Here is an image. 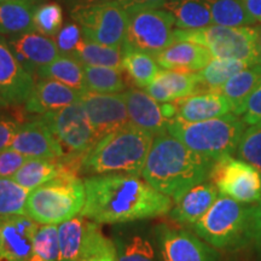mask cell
<instances>
[{
    "label": "cell",
    "mask_w": 261,
    "mask_h": 261,
    "mask_svg": "<svg viewBox=\"0 0 261 261\" xmlns=\"http://www.w3.org/2000/svg\"><path fill=\"white\" fill-rule=\"evenodd\" d=\"M80 215L98 224H128L169 213L173 200L132 173H107L84 179Z\"/></svg>",
    "instance_id": "6da1fadb"
},
{
    "label": "cell",
    "mask_w": 261,
    "mask_h": 261,
    "mask_svg": "<svg viewBox=\"0 0 261 261\" xmlns=\"http://www.w3.org/2000/svg\"><path fill=\"white\" fill-rule=\"evenodd\" d=\"M214 161L189 149L169 133L156 136L142 177L162 194L177 200L182 192L210 179Z\"/></svg>",
    "instance_id": "7a4b0ae2"
},
{
    "label": "cell",
    "mask_w": 261,
    "mask_h": 261,
    "mask_svg": "<svg viewBox=\"0 0 261 261\" xmlns=\"http://www.w3.org/2000/svg\"><path fill=\"white\" fill-rule=\"evenodd\" d=\"M155 137L128 122L104 136L83 158L81 173L87 175L107 173H132L142 175Z\"/></svg>",
    "instance_id": "3957f363"
},
{
    "label": "cell",
    "mask_w": 261,
    "mask_h": 261,
    "mask_svg": "<svg viewBox=\"0 0 261 261\" xmlns=\"http://www.w3.org/2000/svg\"><path fill=\"white\" fill-rule=\"evenodd\" d=\"M244 129L246 123L233 113L197 122L173 119L168 125L169 135L214 162L236 152Z\"/></svg>",
    "instance_id": "277c9868"
},
{
    "label": "cell",
    "mask_w": 261,
    "mask_h": 261,
    "mask_svg": "<svg viewBox=\"0 0 261 261\" xmlns=\"http://www.w3.org/2000/svg\"><path fill=\"white\" fill-rule=\"evenodd\" d=\"M192 228L215 249L242 248L253 242V205L219 196Z\"/></svg>",
    "instance_id": "5b68a950"
},
{
    "label": "cell",
    "mask_w": 261,
    "mask_h": 261,
    "mask_svg": "<svg viewBox=\"0 0 261 261\" xmlns=\"http://www.w3.org/2000/svg\"><path fill=\"white\" fill-rule=\"evenodd\" d=\"M85 184L79 175H60L29 192L25 214L40 225H60L80 215Z\"/></svg>",
    "instance_id": "8992f818"
},
{
    "label": "cell",
    "mask_w": 261,
    "mask_h": 261,
    "mask_svg": "<svg viewBox=\"0 0 261 261\" xmlns=\"http://www.w3.org/2000/svg\"><path fill=\"white\" fill-rule=\"evenodd\" d=\"M175 40H188L203 45L214 58L240 60L252 65L259 64V29L250 27H225L211 24L196 31H174Z\"/></svg>",
    "instance_id": "52a82bcc"
},
{
    "label": "cell",
    "mask_w": 261,
    "mask_h": 261,
    "mask_svg": "<svg viewBox=\"0 0 261 261\" xmlns=\"http://www.w3.org/2000/svg\"><path fill=\"white\" fill-rule=\"evenodd\" d=\"M70 15L84 38L108 46H122L125 42L128 14L117 0L75 6Z\"/></svg>",
    "instance_id": "ba28073f"
},
{
    "label": "cell",
    "mask_w": 261,
    "mask_h": 261,
    "mask_svg": "<svg viewBox=\"0 0 261 261\" xmlns=\"http://www.w3.org/2000/svg\"><path fill=\"white\" fill-rule=\"evenodd\" d=\"M41 116L60 143L63 158L83 159L99 140L80 100Z\"/></svg>",
    "instance_id": "9c48e42d"
},
{
    "label": "cell",
    "mask_w": 261,
    "mask_h": 261,
    "mask_svg": "<svg viewBox=\"0 0 261 261\" xmlns=\"http://www.w3.org/2000/svg\"><path fill=\"white\" fill-rule=\"evenodd\" d=\"M175 19L165 9H143L128 14L122 46L156 56L175 41Z\"/></svg>",
    "instance_id": "30bf717a"
},
{
    "label": "cell",
    "mask_w": 261,
    "mask_h": 261,
    "mask_svg": "<svg viewBox=\"0 0 261 261\" xmlns=\"http://www.w3.org/2000/svg\"><path fill=\"white\" fill-rule=\"evenodd\" d=\"M210 179L221 196L246 204L261 200V174L243 160L232 156L218 160Z\"/></svg>",
    "instance_id": "8fae6325"
},
{
    "label": "cell",
    "mask_w": 261,
    "mask_h": 261,
    "mask_svg": "<svg viewBox=\"0 0 261 261\" xmlns=\"http://www.w3.org/2000/svg\"><path fill=\"white\" fill-rule=\"evenodd\" d=\"M160 261H218L219 253L197 234L160 224L155 227Z\"/></svg>",
    "instance_id": "7c38bea8"
},
{
    "label": "cell",
    "mask_w": 261,
    "mask_h": 261,
    "mask_svg": "<svg viewBox=\"0 0 261 261\" xmlns=\"http://www.w3.org/2000/svg\"><path fill=\"white\" fill-rule=\"evenodd\" d=\"M79 100L98 139L130 122L123 93L84 91Z\"/></svg>",
    "instance_id": "4fadbf2b"
},
{
    "label": "cell",
    "mask_w": 261,
    "mask_h": 261,
    "mask_svg": "<svg viewBox=\"0 0 261 261\" xmlns=\"http://www.w3.org/2000/svg\"><path fill=\"white\" fill-rule=\"evenodd\" d=\"M39 226L27 214L0 215V261H28Z\"/></svg>",
    "instance_id": "5bb4252c"
},
{
    "label": "cell",
    "mask_w": 261,
    "mask_h": 261,
    "mask_svg": "<svg viewBox=\"0 0 261 261\" xmlns=\"http://www.w3.org/2000/svg\"><path fill=\"white\" fill-rule=\"evenodd\" d=\"M34 76L22 67L10 47L0 37V98L8 107H18L27 102L34 89Z\"/></svg>",
    "instance_id": "9a60e30c"
},
{
    "label": "cell",
    "mask_w": 261,
    "mask_h": 261,
    "mask_svg": "<svg viewBox=\"0 0 261 261\" xmlns=\"http://www.w3.org/2000/svg\"><path fill=\"white\" fill-rule=\"evenodd\" d=\"M10 148L29 159L63 158L60 143L41 115L21 123Z\"/></svg>",
    "instance_id": "2e32d148"
},
{
    "label": "cell",
    "mask_w": 261,
    "mask_h": 261,
    "mask_svg": "<svg viewBox=\"0 0 261 261\" xmlns=\"http://www.w3.org/2000/svg\"><path fill=\"white\" fill-rule=\"evenodd\" d=\"M8 42L22 67L33 76L39 68L51 63L61 55L56 41L37 32L15 34Z\"/></svg>",
    "instance_id": "e0dca14e"
},
{
    "label": "cell",
    "mask_w": 261,
    "mask_h": 261,
    "mask_svg": "<svg viewBox=\"0 0 261 261\" xmlns=\"http://www.w3.org/2000/svg\"><path fill=\"white\" fill-rule=\"evenodd\" d=\"M123 93L129 121L152 136L168 133L171 120L165 116L162 103H159L144 90L127 89Z\"/></svg>",
    "instance_id": "ac0fdd59"
},
{
    "label": "cell",
    "mask_w": 261,
    "mask_h": 261,
    "mask_svg": "<svg viewBox=\"0 0 261 261\" xmlns=\"http://www.w3.org/2000/svg\"><path fill=\"white\" fill-rule=\"evenodd\" d=\"M219 197V191L211 180L202 181L182 192L169 211V217L181 225H194L207 213Z\"/></svg>",
    "instance_id": "d6986e66"
},
{
    "label": "cell",
    "mask_w": 261,
    "mask_h": 261,
    "mask_svg": "<svg viewBox=\"0 0 261 261\" xmlns=\"http://www.w3.org/2000/svg\"><path fill=\"white\" fill-rule=\"evenodd\" d=\"M80 91L71 89L60 81L40 79L35 83L31 96L24 103L25 112L29 114H42L57 112L70 104L79 102Z\"/></svg>",
    "instance_id": "ffe728a7"
},
{
    "label": "cell",
    "mask_w": 261,
    "mask_h": 261,
    "mask_svg": "<svg viewBox=\"0 0 261 261\" xmlns=\"http://www.w3.org/2000/svg\"><path fill=\"white\" fill-rule=\"evenodd\" d=\"M177 115L174 119L197 122L215 119L232 113L231 104L219 91H203L174 100Z\"/></svg>",
    "instance_id": "44dd1931"
},
{
    "label": "cell",
    "mask_w": 261,
    "mask_h": 261,
    "mask_svg": "<svg viewBox=\"0 0 261 261\" xmlns=\"http://www.w3.org/2000/svg\"><path fill=\"white\" fill-rule=\"evenodd\" d=\"M155 60L162 69L197 73L213 60V56L203 45L188 40H175L156 55Z\"/></svg>",
    "instance_id": "7402d4cb"
},
{
    "label": "cell",
    "mask_w": 261,
    "mask_h": 261,
    "mask_svg": "<svg viewBox=\"0 0 261 261\" xmlns=\"http://www.w3.org/2000/svg\"><path fill=\"white\" fill-rule=\"evenodd\" d=\"M117 261H159L151 237L142 228L121 227L114 234Z\"/></svg>",
    "instance_id": "603a6c76"
},
{
    "label": "cell",
    "mask_w": 261,
    "mask_h": 261,
    "mask_svg": "<svg viewBox=\"0 0 261 261\" xmlns=\"http://www.w3.org/2000/svg\"><path fill=\"white\" fill-rule=\"evenodd\" d=\"M163 9L175 19V28L196 31L213 24L208 0H166Z\"/></svg>",
    "instance_id": "cb8c5ba5"
},
{
    "label": "cell",
    "mask_w": 261,
    "mask_h": 261,
    "mask_svg": "<svg viewBox=\"0 0 261 261\" xmlns=\"http://www.w3.org/2000/svg\"><path fill=\"white\" fill-rule=\"evenodd\" d=\"M261 83V65H252L238 71L219 89L231 104L232 113L241 116L244 112L248 97Z\"/></svg>",
    "instance_id": "d4e9b609"
},
{
    "label": "cell",
    "mask_w": 261,
    "mask_h": 261,
    "mask_svg": "<svg viewBox=\"0 0 261 261\" xmlns=\"http://www.w3.org/2000/svg\"><path fill=\"white\" fill-rule=\"evenodd\" d=\"M35 75L39 79L60 81V83L80 91V92L87 91L86 84H85L84 64L73 56L60 55L51 63L39 68Z\"/></svg>",
    "instance_id": "484cf974"
},
{
    "label": "cell",
    "mask_w": 261,
    "mask_h": 261,
    "mask_svg": "<svg viewBox=\"0 0 261 261\" xmlns=\"http://www.w3.org/2000/svg\"><path fill=\"white\" fill-rule=\"evenodd\" d=\"M87 221V218L77 215L58 225L57 261H80Z\"/></svg>",
    "instance_id": "4316f807"
},
{
    "label": "cell",
    "mask_w": 261,
    "mask_h": 261,
    "mask_svg": "<svg viewBox=\"0 0 261 261\" xmlns=\"http://www.w3.org/2000/svg\"><path fill=\"white\" fill-rule=\"evenodd\" d=\"M122 47V70L126 71L137 87L145 89L155 80L161 71V67L152 55L135 48Z\"/></svg>",
    "instance_id": "83f0119b"
},
{
    "label": "cell",
    "mask_w": 261,
    "mask_h": 261,
    "mask_svg": "<svg viewBox=\"0 0 261 261\" xmlns=\"http://www.w3.org/2000/svg\"><path fill=\"white\" fill-rule=\"evenodd\" d=\"M34 3L0 2V34H21L25 32H34L33 12Z\"/></svg>",
    "instance_id": "f1b7e54d"
},
{
    "label": "cell",
    "mask_w": 261,
    "mask_h": 261,
    "mask_svg": "<svg viewBox=\"0 0 261 261\" xmlns=\"http://www.w3.org/2000/svg\"><path fill=\"white\" fill-rule=\"evenodd\" d=\"M73 57L79 60L84 65L110 67L122 70L123 47L108 46V45L98 44L96 41L83 38Z\"/></svg>",
    "instance_id": "f546056e"
},
{
    "label": "cell",
    "mask_w": 261,
    "mask_h": 261,
    "mask_svg": "<svg viewBox=\"0 0 261 261\" xmlns=\"http://www.w3.org/2000/svg\"><path fill=\"white\" fill-rule=\"evenodd\" d=\"M250 67L246 62L230 58H214L203 69L197 71L201 92L203 91H219L226 81L238 71ZM200 92V91H198Z\"/></svg>",
    "instance_id": "4dcf8cb0"
},
{
    "label": "cell",
    "mask_w": 261,
    "mask_h": 261,
    "mask_svg": "<svg viewBox=\"0 0 261 261\" xmlns=\"http://www.w3.org/2000/svg\"><path fill=\"white\" fill-rule=\"evenodd\" d=\"M84 73L87 91L98 93H122L127 90L121 69L84 65Z\"/></svg>",
    "instance_id": "1f68e13d"
},
{
    "label": "cell",
    "mask_w": 261,
    "mask_h": 261,
    "mask_svg": "<svg viewBox=\"0 0 261 261\" xmlns=\"http://www.w3.org/2000/svg\"><path fill=\"white\" fill-rule=\"evenodd\" d=\"M213 24L225 27H250L256 23L241 0H208Z\"/></svg>",
    "instance_id": "d6a6232c"
},
{
    "label": "cell",
    "mask_w": 261,
    "mask_h": 261,
    "mask_svg": "<svg viewBox=\"0 0 261 261\" xmlns=\"http://www.w3.org/2000/svg\"><path fill=\"white\" fill-rule=\"evenodd\" d=\"M162 86L167 90L173 102L180 98H185L200 91L197 73L182 70H169L163 69L155 77Z\"/></svg>",
    "instance_id": "836d02e7"
},
{
    "label": "cell",
    "mask_w": 261,
    "mask_h": 261,
    "mask_svg": "<svg viewBox=\"0 0 261 261\" xmlns=\"http://www.w3.org/2000/svg\"><path fill=\"white\" fill-rule=\"evenodd\" d=\"M29 192L12 178H0V215L25 214Z\"/></svg>",
    "instance_id": "e575fe53"
},
{
    "label": "cell",
    "mask_w": 261,
    "mask_h": 261,
    "mask_svg": "<svg viewBox=\"0 0 261 261\" xmlns=\"http://www.w3.org/2000/svg\"><path fill=\"white\" fill-rule=\"evenodd\" d=\"M58 225H40L28 261H57Z\"/></svg>",
    "instance_id": "d590c367"
},
{
    "label": "cell",
    "mask_w": 261,
    "mask_h": 261,
    "mask_svg": "<svg viewBox=\"0 0 261 261\" xmlns=\"http://www.w3.org/2000/svg\"><path fill=\"white\" fill-rule=\"evenodd\" d=\"M63 23V9L57 3H48L34 8L33 25L34 32L46 37H56Z\"/></svg>",
    "instance_id": "8d00e7d4"
},
{
    "label": "cell",
    "mask_w": 261,
    "mask_h": 261,
    "mask_svg": "<svg viewBox=\"0 0 261 261\" xmlns=\"http://www.w3.org/2000/svg\"><path fill=\"white\" fill-rule=\"evenodd\" d=\"M236 152L238 158L252 165L261 174V123L244 129Z\"/></svg>",
    "instance_id": "74e56055"
},
{
    "label": "cell",
    "mask_w": 261,
    "mask_h": 261,
    "mask_svg": "<svg viewBox=\"0 0 261 261\" xmlns=\"http://www.w3.org/2000/svg\"><path fill=\"white\" fill-rule=\"evenodd\" d=\"M84 35L80 25L77 23H68L57 33L55 37V41L61 55L65 56H73L77 45L83 40Z\"/></svg>",
    "instance_id": "f35d334b"
},
{
    "label": "cell",
    "mask_w": 261,
    "mask_h": 261,
    "mask_svg": "<svg viewBox=\"0 0 261 261\" xmlns=\"http://www.w3.org/2000/svg\"><path fill=\"white\" fill-rule=\"evenodd\" d=\"M28 160L27 156L19 154L11 148L0 151V178H14Z\"/></svg>",
    "instance_id": "ab89813d"
},
{
    "label": "cell",
    "mask_w": 261,
    "mask_h": 261,
    "mask_svg": "<svg viewBox=\"0 0 261 261\" xmlns=\"http://www.w3.org/2000/svg\"><path fill=\"white\" fill-rule=\"evenodd\" d=\"M242 120L246 125L249 126L261 123V83L248 97L242 114Z\"/></svg>",
    "instance_id": "60d3db41"
},
{
    "label": "cell",
    "mask_w": 261,
    "mask_h": 261,
    "mask_svg": "<svg viewBox=\"0 0 261 261\" xmlns=\"http://www.w3.org/2000/svg\"><path fill=\"white\" fill-rule=\"evenodd\" d=\"M21 122L15 117L0 116V151L10 148Z\"/></svg>",
    "instance_id": "b9f144b4"
},
{
    "label": "cell",
    "mask_w": 261,
    "mask_h": 261,
    "mask_svg": "<svg viewBox=\"0 0 261 261\" xmlns=\"http://www.w3.org/2000/svg\"><path fill=\"white\" fill-rule=\"evenodd\" d=\"M127 14L143 9H162L166 0H117Z\"/></svg>",
    "instance_id": "7bdbcfd3"
},
{
    "label": "cell",
    "mask_w": 261,
    "mask_h": 261,
    "mask_svg": "<svg viewBox=\"0 0 261 261\" xmlns=\"http://www.w3.org/2000/svg\"><path fill=\"white\" fill-rule=\"evenodd\" d=\"M247 12L257 23H261V0H241Z\"/></svg>",
    "instance_id": "ee69618b"
},
{
    "label": "cell",
    "mask_w": 261,
    "mask_h": 261,
    "mask_svg": "<svg viewBox=\"0 0 261 261\" xmlns=\"http://www.w3.org/2000/svg\"><path fill=\"white\" fill-rule=\"evenodd\" d=\"M80 261H117L116 248L114 250H108V252H102L85 256L83 259H80Z\"/></svg>",
    "instance_id": "f6af8a7d"
},
{
    "label": "cell",
    "mask_w": 261,
    "mask_h": 261,
    "mask_svg": "<svg viewBox=\"0 0 261 261\" xmlns=\"http://www.w3.org/2000/svg\"><path fill=\"white\" fill-rule=\"evenodd\" d=\"M261 231V200L253 205V237Z\"/></svg>",
    "instance_id": "bcb514c9"
},
{
    "label": "cell",
    "mask_w": 261,
    "mask_h": 261,
    "mask_svg": "<svg viewBox=\"0 0 261 261\" xmlns=\"http://www.w3.org/2000/svg\"><path fill=\"white\" fill-rule=\"evenodd\" d=\"M70 4H73V8L75 6H83V5H92L98 4V3H106V2H112V0H67Z\"/></svg>",
    "instance_id": "7dc6e473"
},
{
    "label": "cell",
    "mask_w": 261,
    "mask_h": 261,
    "mask_svg": "<svg viewBox=\"0 0 261 261\" xmlns=\"http://www.w3.org/2000/svg\"><path fill=\"white\" fill-rule=\"evenodd\" d=\"M253 242L255 243V244H257V246L261 248V231H260V232H257V233L254 234Z\"/></svg>",
    "instance_id": "c3c4849f"
},
{
    "label": "cell",
    "mask_w": 261,
    "mask_h": 261,
    "mask_svg": "<svg viewBox=\"0 0 261 261\" xmlns=\"http://www.w3.org/2000/svg\"><path fill=\"white\" fill-rule=\"evenodd\" d=\"M259 65H261V29H259Z\"/></svg>",
    "instance_id": "681fc988"
},
{
    "label": "cell",
    "mask_w": 261,
    "mask_h": 261,
    "mask_svg": "<svg viewBox=\"0 0 261 261\" xmlns=\"http://www.w3.org/2000/svg\"><path fill=\"white\" fill-rule=\"evenodd\" d=\"M0 2H12V0H0ZM19 2H29V3H35L38 0H19Z\"/></svg>",
    "instance_id": "f907efd6"
},
{
    "label": "cell",
    "mask_w": 261,
    "mask_h": 261,
    "mask_svg": "<svg viewBox=\"0 0 261 261\" xmlns=\"http://www.w3.org/2000/svg\"><path fill=\"white\" fill-rule=\"evenodd\" d=\"M6 107H8V106H6V104L2 100V98H0V110H2L3 108H6Z\"/></svg>",
    "instance_id": "816d5d0a"
}]
</instances>
